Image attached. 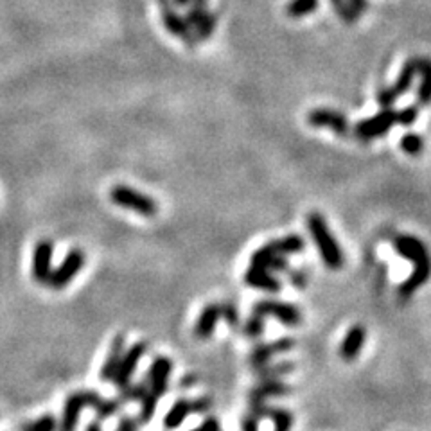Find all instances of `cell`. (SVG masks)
Instances as JSON below:
<instances>
[{
    "label": "cell",
    "instance_id": "ffe728a7",
    "mask_svg": "<svg viewBox=\"0 0 431 431\" xmlns=\"http://www.w3.org/2000/svg\"><path fill=\"white\" fill-rule=\"evenodd\" d=\"M245 282L255 289H262L268 293H279L282 284L277 277H273L268 270L257 268V266H250L245 273Z\"/></svg>",
    "mask_w": 431,
    "mask_h": 431
},
{
    "label": "cell",
    "instance_id": "52a82bcc",
    "mask_svg": "<svg viewBox=\"0 0 431 431\" xmlns=\"http://www.w3.org/2000/svg\"><path fill=\"white\" fill-rule=\"evenodd\" d=\"M156 6H159L160 9V15H162V22L164 26H166V29L169 31L173 36L182 40L183 46L189 47V49H194V47H196V38H194L193 29L187 26L186 18L176 11V6L173 4V0H156Z\"/></svg>",
    "mask_w": 431,
    "mask_h": 431
},
{
    "label": "cell",
    "instance_id": "7c38bea8",
    "mask_svg": "<svg viewBox=\"0 0 431 431\" xmlns=\"http://www.w3.org/2000/svg\"><path fill=\"white\" fill-rule=\"evenodd\" d=\"M295 347V340L293 338H280V340L270 341V344H259L252 348L248 356L250 365L257 371V368L265 367L270 363V359L277 354H284V352L292 351Z\"/></svg>",
    "mask_w": 431,
    "mask_h": 431
},
{
    "label": "cell",
    "instance_id": "6da1fadb",
    "mask_svg": "<svg viewBox=\"0 0 431 431\" xmlns=\"http://www.w3.org/2000/svg\"><path fill=\"white\" fill-rule=\"evenodd\" d=\"M393 248L399 255L408 259L413 265V273L399 287V297L406 300L430 280L431 255L427 252L426 245L419 238H413V235H398L393 239Z\"/></svg>",
    "mask_w": 431,
    "mask_h": 431
},
{
    "label": "cell",
    "instance_id": "bcb514c9",
    "mask_svg": "<svg viewBox=\"0 0 431 431\" xmlns=\"http://www.w3.org/2000/svg\"><path fill=\"white\" fill-rule=\"evenodd\" d=\"M191 431H203V430H201V426H198V427H194V430H191Z\"/></svg>",
    "mask_w": 431,
    "mask_h": 431
},
{
    "label": "cell",
    "instance_id": "f546056e",
    "mask_svg": "<svg viewBox=\"0 0 431 431\" xmlns=\"http://www.w3.org/2000/svg\"><path fill=\"white\" fill-rule=\"evenodd\" d=\"M399 146H401V149L406 155L417 156L424 151V139L417 133H406V135H403Z\"/></svg>",
    "mask_w": 431,
    "mask_h": 431
},
{
    "label": "cell",
    "instance_id": "8992f818",
    "mask_svg": "<svg viewBox=\"0 0 431 431\" xmlns=\"http://www.w3.org/2000/svg\"><path fill=\"white\" fill-rule=\"evenodd\" d=\"M393 124H398V112L393 110V108H383L374 117L359 121L358 124L354 126V129H352V133H354L356 139L368 142V140H374L386 135V133L392 129Z\"/></svg>",
    "mask_w": 431,
    "mask_h": 431
},
{
    "label": "cell",
    "instance_id": "603a6c76",
    "mask_svg": "<svg viewBox=\"0 0 431 431\" xmlns=\"http://www.w3.org/2000/svg\"><path fill=\"white\" fill-rule=\"evenodd\" d=\"M189 413H193V406H191L189 399H178L164 417V427L166 430H176V427L182 426Z\"/></svg>",
    "mask_w": 431,
    "mask_h": 431
},
{
    "label": "cell",
    "instance_id": "d6a6232c",
    "mask_svg": "<svg viewBox=\"0 0 431 431\" xmlns=\"http://www.w3.org/2000/svg\"><path fill=\"white\" fill-rule=\"evenodd\" d=\"M243 333L248 338H261L265 333V318H259L255 314H250V318L246 320L245 327H243Z\"/></svg>",
    "mask_w": 431,
    "mask_h": 431
},
{
    "label": "cell",
    "instance_id": "74e56055",
    "mask_svg": "<svg viewBox=\"0 0 431 431\" xmlns=\"http://www.w3.org/2000/svg\"><path fill=\"white\" fill-rule=\"evenodd\" d=\"M191 406H193V413H207L212 408V399L200 398L196 401H191Z\"/></svg>",
    "mask_w": 431,
    "mask_h": 431
},
{
    "label": "cell",
    "instance_id": "3957f363",
    "mask_svg": "<svg viewBox=\"0 0 431 431\" xmlns=\"http://www.w3.org/2000/svg\"><path fill=\"white\" fill-rule=\"evenodd\" d=\"M110 200L112 203L117 205V207L137 212V214L144 216V218H153V216L159 212V203H156L151 196L140 193V191L132 189V187L128 186H122V183L112 187Z\"/></svg>",
    "mask_w": 431,
    "mask_h": 431
},
{
    "label": "cell",
    "instance_id": "4316f807",
    "mask_svg": "<svg viewBox=\"0 0 431 431\" xmlns=\"http://www.w3.org/2000/svg\"><path fill=\"white\" fill-rule=\"evenodd\" d=\"M140 415H139V424H148L151 422V419L155 417L156 412V403H159V398H156L155 393L151 390L144 393V398L140 399Z\"/></svg>",
    "mask_w": 431,
    "mask_h": 431
},
{
    "label": "cell",
    "instance_id": "ee69618b",
    "mask_svg": "<svg viewBox=\"0 0 431 431\" xmlns=\"http://www.w3.org/2000/svg\"><path fill=\"white\" fill-rule=\"evenodd\" d=\"M85 431H102L101 422H97V420H92V422L88 424L87 430H85Z\"/></svg>",
    "mask_w": 431,
    "mask_h": 431
},
{
    "label": "cell",
    "instance_id": "d4e9b609",
    "mask_svg": "<svg viewBox=\"0 0 431 431\" xmlns=\"http://www.w3.org/2000/svg\"><path fill=\"white\" fill-rule=\"evenodd\" d=\"M266 417L273 420V426L275 430L273 431H292L293 426V413L287 412L284 408H275V406H268L266 410Z\"/></svg>",
    "mask_w": 431,
    "mask_h": 431
},
{
    "label": "cell",
    "instance_id": "5b68a950",
    "mask_svg": "<svg viewBox=\"0 0 431 431\" xmlns=\"http://www.w3.org/2000/svg\"><path fill=\"white\" fill-rule=\"evenodd\" d=\"M304 248H306V241L297 234L287 235V238L282 239H275V241H270L268 245H265L257 252H254V255L250 259V266L265 268V265L272 257H277V255H284L286 257V255L299 254Z\"/></svg>",
    "mask_w": 431,
    "mask_h": 431
},
{
    "label": "cell",
    "instance_id": "4fadbf2b",
    "mask_svg": "<svg viewBox=\"0 0 431 431\" xmlns=\"http://www.w3.org/2000/svg\"><path fill=\"white\" fill-rule=\"evenodd\" d=\"M171 372H173V361H171L167 356H156V358L153 359L148 376H146V381H148L149 390H151L159 399L167 392Z\"/></svg>",
    "mask_w": 431,
    "mask_h": 431
},
{
    "label": "cell",
    "instance_id": "e575fe53",
    "mask_svg": "<svg viewBox=\"0 0 431 431\" xmlns=\"http://www.w3.org/2000/svg\"><path fill=\"white\" fill-rule=\"evenodd\" d=\"M221 320H225L228 326L238 327L239 324V313L238 307L232 302H221Z\"/></svg>",
    "mask_w": 431,
    "mask_h": 431
},
{
    "label": "cell",
    "instance_id": "b9f144b4",
    "mask_svg": "<svg viewBox=\"0 0 431 431\" xmlns=\"http://www.w3.org/2000/svg\"><path fill=\"white\" fill-rule=\"evenodd\" d=\"M201 430L203 431H221V424H220V420L216 419V417H207V419L201 422Z\"/></svg>",
    "mask_w": 431,
    "mask_h": 431
},
{
    "label": "cell",
    "instance_id": "44dd1931",
    "mask_svg": "<svg viewBox=\"0 0 431 431\" xmlns=\"http://www.w3.org/2000/svg\"><path fill=\"white\" fill-rule=\"evenodd\" d=\"M124 345L126 340L122 334H117V336L112 340L110 352H108L101 371H99V379H101V381H112V379H114L115 372H117L119 368V363H121L122 354H124Z\"/></svg>",
    "mask_w": 431,
    "mask_h": 431
},
{
    "label": "cell",
    "instance_id": "30bf717a",
    "mask_svg": "<svg viewBox=\"0 0 431 431\" xmlns=\"http://www.w3.org/2000/svg\"><path fill=\"white\" fill-rule=\"evenodd\" d=\"M146 352H148V344H146V341H139V344L132 345V347H129L128 351L122 354V359H121V363H119L117 372H115L114 379H112L119 390L124 388V386H128L129 383H132L133 374H135L137 367H139V363H140V359L146 356Z\"/></svg>",
    "mask_w": 431,
    "mask_h": 431
},
{
    "label": "cell",
    "instance_id": "60d3db41",
    "mask_svg": "<svg viewBox=\"0 0 431 431\" xmlns=\"http://www.w3.org/2000/svg\"><path fill=\"white\" fill-rule=\"evenodd\" d=\"M347 2L356 16H361L365 9H367V0H347Z\"/></svg>",
    "mask_w": 431,
    "mask_h": 431
},
{
    "label": "cell",
    "instance_id": "7402d4cb",
    "mask_svg": "<svg viewBox=\"0 0 431 431\" xmlns=\"http://www.w3.org/2000/svg\"><path fill=\"white\" fill-rule=\"evenodd\" d=\"M419 76L420 85L417 90V99L420 106L431 105V58L419 56Z\"/></svg>",
    "mask_w": 431,
    "mask_h": 431
},
{
    "label": "cell",
    "instance_id": "484cf974",
    "mask_svg": "<svg viewBox=\"0 0 431 431\" xmlns=\"http://www.w3.org/2000/svg\"><path fill=\"white\" fill-rule=\"evenodd\" d=\"M318 6H320V0H292L286 6V15L292 18H302V16L316 11Z\"/></svg>",
    "mask_w": 431,
    "mask_h": 431
},
{
    "label": "cell",
    "instance_id": "836d02e7",
    "mask_svg": "<svg viewBox=\"0 0 431 431\" xmlns=\"http://www.w3.org/2000/svg\"><path fill=\"white\" fill-rule=\"evenodd\" d=\"M331 4H333L334 11L338 13V16H340L344 22H354V20L358 18V16L352 13V9H351V6H348L347 0H331Z\"/></svg>",
    "mask_w": 431,
    "mask_h": 431
},
{
    "label": "cell",
    "instance_id": "ac0fdd59",
    "mask_svg": "<svg viewBox=\"0 0 431 431\" xmlns=\"http://www.w3.org/2000/svg\"><path fill=\"white\" fill-rule=\"evenodd\" d=\"M365 340H367V331L363 326H352L345 334L344 341L340 345V356L345 361H354L361 351H363Z\"/></svg>",
    "mask_w": 431,
    "mask_h": 431
},
{
    "label": "cell",
    "instance_id": "7bdbcfd3",
    "mask_svg": "<svg viewBox=\"0 0 431 431\" xmlns=\"http://www.w3.org/2000/svg\"><path fill=\"white\" fill-rule=\"evenodd\" d=\"M194 383H196V376L191 374V376H186V378L182 379V383H180V385H182V386H193Z\"/></svg>",
    "mask_w": 431,
    "mask_h": 431
},
{
    "label": "cell",
    "instance_id": "4dcf8cb0",
    "mask_svg": "<svg viewBox=\"0 0 431 431\" xmlns=\"http://www.w3.org/2000/svg\"><path fill=\"white\" fill-rule=\"evenodd\" d=\"M149 386L148 381L146 379H142V381L139 383H129L128 386H124V388H121V395H119V401H140V399L144 398V393L148 392Z\"/></svg>",
    "mask_w": 431,
    "mask_h": 431
},
{
    "label": "cell",
    "instance_id": "5bb4252c",
    "mask_svg": "<svg viewBox=\"0 0 431 431\" xmlns=\"http://www.w3.org/2000/svg\"><path fill=\"white\" fill-rule=\"evenodd\" d=\"M54 245L50 239H42L36 243L33 252V279L38 284H46L53 272Z\"/></svg>",
    "mask_w": 431,
    "mask_h": 431
},
{
    "label": "cell",
    "instance_id": "83f0119b",
    "mask_svg": "<svg viewBox=\"0 0 431 431\" xmlns=\"http://www.w3.org/2000/svg\"><path fill=\"white\" fill-rule=\"evenodd\" d=\"M295 371V363H277V365H265V367L257 368L259 379H280L282 376H287L289 372Z\"/></svg>",
    "mask_w": 431,
    "mask_h": 431
},
{
    "label": "cell",
    "instance_id": "7a4b0ae2",
    "mask_svg": "<svg viewBox=\"0 0 431 431\" xmlns=\"http://www.w3.org/2000/svg\"><path fill=\"white\" fill-rule=\"evenodd\" d=\"M307 228L327 268L340 270L344 266V252L320 212H311L307 218Z\"/></svg>",
    "mask_w": 431,
    "mask_h": 431
},
{
    "label": "cell",
    "instance_id": "cb8c5ba5",
    "mask_svg": "<svg viewBox=\"0 0 431 431\" xmlns=\"http://www.w3.org/2000/svg\"><path fill=\"white\" fill-rule=\"evenodd\" d=\"M218 22H220V13L207 11V15H205L193 29L196 42H205V40L211 38L212 34H214L216 27H218Z\"/></svg>",
    "mask_w": 431,
    "mask_h": 431
},
{
    "label": "cell",
    "instance_id": "1f68e13d",
    "mask_svg": "<svg viewBox=\"0 0 431 431\" xmlns=\"http://www.w3.org/2000/svg\"><path fill=\"white\" fill-rule=\"evenodd\" d=\"M58 430V419L53 413H46V415H40L38 419L31 420L26 426L22 427V431H56Z\"/></svg>",
    "mask_w": 431,
    "mask_h": 431
},
{
    "label": "cell",
    "instance_id": "8fae6325",
    "mask_svg": "<svg viewBox=\"0 0 431 431\" xmlns=\"http://www.w3.org/2000/svg\"><path fill=\"white\" fill-rule=\"evenodd\" d=\"M307 122L313 128H329L340 137H347L351 132V124H348L347 117L344 114L331 108H316L307 114Z\"/></svg>",
    "mask_w": 431,
    "mask_h": 431
},
{
    "label": "cell",
    "instance_id": "277c9868",
    "mask_svg": "<svg viewBox=\"0 0 431 431\" xmlns=\"http://www.w3.org/2000/svg\"><path fill=\"white\" fill-rule=\"evenodd\" d=\"M417 74H419V56H412L403 65L395 83L392 87H385L378 90V102L381 105V108H392L393 102L410 90Z\"/></svg>",
    "mask_w": 431,
    "mask_h": 431
},
{
    "label": "cell",
    "instance_id": "d590c367",
    "mask_svg": "<svg viewBox=\"0 0 431 431\" xmlns=\"http://www.w3.org/2000/svg\"><path fill=\"white\" fill-rule=\"evenodd\" d=\"M419 119V106H406L398 112V122L403 126H412Z\"/></svg>",
    "mask_w": 431,
    "mask_h": 431
},
{
    "label": "cell",
    "instance_id": "d6986e66",
    "mask_svg": "<svg viewBox=\"0 0 431 431\" xmlns=\"http://www.w3.org/2000/svg\"><path fill=\"white\" fill-rule=\"evenodd\" d=\"M292 392V386L280 379H261L259 385L250 390L248 401H266L270 398H282Z\"/></svg>",
    "mask_w": 431,
    "mask_h": 431
},
{
    "label": "cell",
    "instance_id": "f6af8a7d",
    "mask_svg": "<svg viewBox=\"0 0 431 431\" xmlns=\"http://www.w3.org/2000/svg\"><path fill=\"white\" fill-rule=\"evenodd\" d=\"M173 4L176 6V8H187V6L191 4V0H173Z\"/></svg>",
    "mask_w": 431,
    "mask_h": 431
},
{
    "label": "cell",
    "instance_id": "8d00e7d4",
    "mask_svg": "<svg viewBox=\"0 0 431 431\" xmlns=\"http://www.w3.org/2000/svg\"><path fill=\"white\" fill-rule=\"evenodd\" d=\"M289 280L297 289H304L307 286V273L302 270H293V272H289Z\"/></svg>",
    "mask_w": 431,
    "mask_h": 431
},
{
    "label": "cell",
    "instance_id": "9a60e30c",
    "mask_svg": "<svg viewBox=\"0 0 431 431\" xmlns=\"http://www.w3.org/2000/svg\"><path fill=\"white\" fill-rule=\"evenodd\" d=\"M221 320V302H212L201 309L196 324H194V336L200 340H208L214 334L218 321Z\"/></svg>",
    "mask_w": 431,
    "mask_h": 431
},
{
    "label": "cell",
    "instance_id": "9c48e42d",
    "mask_svg": "<svg viewBox=\"0 0 431 431\" xmlns=\"http://www.w3.org/2000/svg\"><path fill=\"white\" fill-rule=\"evenodd\" d=\"M252 314L265 318V320L268 316H272L275 320H279L280 324L289 327L299 326L300 321H302V314H300V311L293 304L280 302V300H259V302H255Z\"/></svg>",
    "mask_w": 431,
    "mask_h": 431
},
{
    "label": "cell",
    "instance_id": "e0dca14e",
    "mask_svg": "<svg viewBox=\"0 0 431 431\" xmlns=\"http://www.w3.org/2000/svg\"><path fill=\"white\" fill-rule=\"evenodd\" d=\"M81 398H83L85 406L94 410L101 420L110 419L112 415H115L119 412V406H121L119 405L121 403L119 399H105L97 392H94V390H81Z\"/></svg>",
    "mask_w": 431,
    "mask_h": 431
},
{
    "label": "cell",
    "instance_id": "ab89813d",
    "mask_svg": "<svg viewBox=\"0 0 431 431\" xmlns=\"http://www.w3.org/2000/svg\"><path fill=\"white\" fill-rule=\"evenodd\" d=\"M139 430V420H135L133 417H122L121 420H119L117 427H115V431H137Z\"/></svg>",
    "mask_w": 431,
    "mask_h": 431
},
{
    "label": "cell",
    "instance_id": "f35d334b",
    "mask_svg": "<svg viewBox=\"0 0 431 431\" xmlns=\"http://www.w3.org/2000/svg\"><path fill=\"white\" fill-rule=\"evenodd\" d=\"M241 431H259V419L252 413H246L241 419Z\"/></svg>",
    "mask_w": 431,
    "mask_h": 431
},
{
    "label": "cell",
    "instance_id": "2e32d148",
    "mask_svg": "<svg viewBox=\"0 0 431 431\" xmlns=\"http://www.w3.org/2000/svg\"><path fill=\"white\" fill-rule=\"evenodd\" d=\"M83 408L85 403L83 398H81V390L80 392H72L67 398V401H65L63 413H61V419L58 422V431H76Z\"/></svg>",
    "mask_w": 431,
    "mask_h": 431
},
{
    "label": "cell",
    "instance_id": "f1b7e54d",
    "mask_svg": "<svg viewBox=\"0 0 431 431\" xmlns=\"http://www.w3.org/2000/svg\"><path fill=\"white\" fill-rule=\"evenodd\" d=\"M207 6H208V0H191V4L187 6V8H189L187 9V15L183 16L187 26H189L191 29H194V26L207 15L208 11Z\"/></svg>",
    "mask_w": 431,
    "mask_h": 431
},
{
    "label": "cell",
    "instance_id": "ba28073f",
    "mask_svg": "<svg viewBox=\"0 0 431 431\" xmlns=\"http://www.w3.org/2000/svg\"><path fill=\"white\" fill-rule=\"evenodd\" d=\"M85 259H87V257H85L83 250L72 248L70 252L65 255V259L61 261V265L58 266L56 270H53V272H50L47 284H49L53 289H56V292H60V289L67 287L68 284L72 282V280L76 279L78 273L83 270Z\"/></svg>",
    "mask_w": 431,
    "mask_h": 431
}]
</instances>
